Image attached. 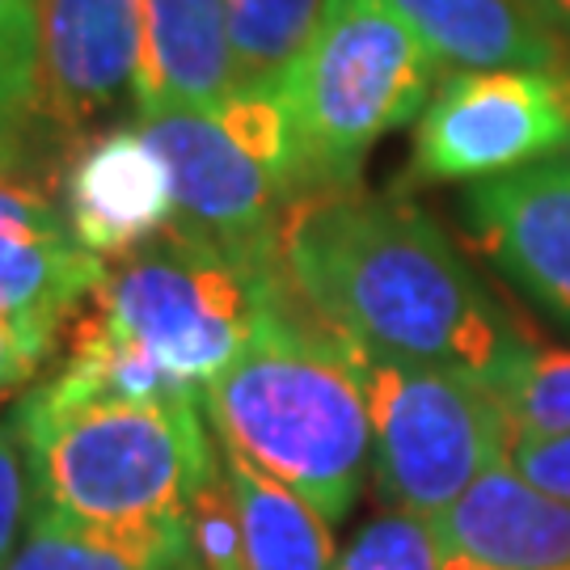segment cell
I'll use <instances>...</instances> for the list:
<instances>
[{
    "label": "cell",
    "mask_w": 570,
    "mask_h": 570,
    "mask_svg": "<svg viewBox=\"0 0 570 570\" xmlns=\"http://www.w3.org/2000/svg\"><path fill=\"white\" fill-rule=\"evenodd\" d=\"M296 301L338 338L499 381L532 351L423 207L360 186L305 190L279 225Z\"/></svg>",
    "instance_id": "obj_1"
},
{
    "label": "cell",
    "mask_w": 570,
    "mask_h": 570,
    "mask_svg": "<svg viewBox=\"0 0 570 570\" xmlns=\"http://www.w3.org/2000/svg\"><path fill=\"white\" fill-rule=\"evenodd\" d=\"M225 452L296 490L326 524L355 508L372 461V414L351 351L296 292H275L242 355L204 389Z\"/></svg>",
    "instance_id": "obj_2"
},
{
    "label": "cell",
    "mask_w": 570,
    "mask_h": 570,
    "mask_svg": "<svg viewBox=\"0 0 570 570\" xmlns=\"http://www.w3.org/2000/svg\"><path fill=\"white\" fill-rule=\"evenodd\" d=\"M199 402H131L56 372L13 423L35 508L81 524H186L190 494L220 461Z\"/></svg>",
    "instance_id": "obj_3"
},
{
    "label": "cell",
    "mask_w": 570,
    "mask_h": 570,
    "mask_svg": "<svg viewBox=\"0 0 570 570\" xmlns=\"http://www.w3.org/2000/svg\"><path fill=\"white\" fill-rule=\"evenodd\" d=\"M440 72L385 0H326L317 35L279 85L301 195L360 186L367 153L423 115Z\"/></svg>",
    "instance_id": "obj_4"
},
{
    "label": "cell",
    "mask_w": 570,
    "mask_h": 570,
    "mask_svg": "<svg viewBox=\"0 0 570 570\" xmlns=\"http://www.w3.org/2000/svg\"><path fill=\"white\" fill-rule=\"evenodd\" d=\"M169 165L174 220L249 271H284L279 225L296 186V140L279 89H233L212 110L140 119Z\"/></svg>",
    "instance_id": "obj_5"
},
{
    "label": "cell",
    "mask_w": 570,
    "mask_h": 570,
    "mask_svg": "<svg viewBox=\"0 0 570 570\" xmlns=\"http://www.w3.org/2000/svg\"><path fill=\"white\" fill-rule=\"evenodd\" d=\"M284 287H292L284 271H249L169 225L127 258L106 263L94 313L178 385L204 393L242 355L263 305Z\"/></svg>",
    "instance_id": "obj_6"
},
{
    "label": "cell",
    "mask_w": 570,
    "mask_h": 570,
    "mask_svg": "<svg viewBox=\"0 0 570 570\" xmlns=\"http://www.w3.org/2000/svg\"><path fill=\"white\" fill-rule=\"evenodd\" d=\"M346 343V338H343ZM372 414V469L389 508L435 524L511 452L494 381L346 343Z\"/></svg>",
    "instance_id": "obj_7"
},
{
    "label": "cell",
    "mask_w": 570,
    "mask_h": 570,
    "mask_svg": "<svg viewBox=\"0 0 570 570\" xmlns=\"http://www.w3.org/2000/svg\"><path fill=\"white\" fill-rule=\"evenodd\" d=\"M567 122L553 72L482 68L449 72L414 119L402 186L490 183L562 148Z\"/></svg>",
    "instance_id": "obj_8"
},
{
    "label": "cell",
    "mask_w": 570,
    "mask_h": 570,
    "mask_svg": "<svg viewBox=\"0 0 570 570\" xmlns=\"http://www.w3.org/2000/svg\"><path fill=\"white\" fill-rule=\"evenodd\" d=\"M461 225L515 292L570 330V165L550 157L469 186Z\"/></svg>",
    "instance_id": "obj_9"
},
{
    "label": "cell",
    "mask_w": 570,
    "mask_h": 570,
    "mask_svg": "<svg viewBox=\"0 0 570 570\" xmlns=\"http://www.w3.org/2000/svg\"><path fill=\"white\" fill-rule=\"evenodd\" d=\"M144 0H42V110L56 144H77L136 98Z\"/></svg>",
    "instance_id": "obj_10"
},
{
    "label": "cell",
    "mask_w": 570,
    "mask_h": 570,
    "mask_svg": "<svg viewBox=\"0 0 570 570\" xmlns=\"http://www.w3.org/2000/svg\"><path fill=\"white\" fill-rule=\"evenodd\" d=\"M102 275L39 174H0V317L60 334Z\"/></svg>",
    "instance_id": "obj_11"
},
{
    "label": "cell",
    "mask_w": 570,
    "mask_h": 570,
    "mask_svg": "<svg viewBox=\"0 0 570 570\" xmlns=\"http://www.w3.org/2000/svg\"><path fill=\"white\" fill-rule=\"evenodd\" d=\"M63 216L77 242L102 263L161 237L174 220L169 165L136 127H110L72 148L60 178Z\"/></svg>",
    "instance_id": "obj_12"
},
{
    "label": "cell",
    "mask_w": 570,
    "mask_h": 570,
    "mask_svg": "<svg viewBox=\"0 0 570 570\" xmlns=\"http://www.w3.org/2000/svg\"><path fill=\"white\" fill-rule=\"evenodd\" d=\"M440 570L570 567V503L532 487L508 456L473 482L435 524Z\"/></svg>",
    "instance_id": "obj_13"
},
{
    "label": "cell",
    "mask_w": 570,
    "mask_h": 570,
    "mask_svg": "<svg viewBox=\"0 0 570 570\" xmlns=\"http://www.w3.org/2000/svg\"><path fill=\"white\" fill-rule=\"evenodd\" d=\"M237 89L225 0H144L136 115L212 110Z\"/></svg>",
    "instance_id": "obj_14"
},
{
    "label": "cell",
    "mask_w": 570,
    "mask_h": 570,
    "mask_svg": "<svg viewBox=\"0 0 570 570\" xmlns=\"http://www.w3.org/2000/svg\"><path fill=\"white\" fill-rule=\"evenodd\" d=\"M423 39L440 68H532L558 72L567 42L532 9V0H385Z\"/></svg>",
    "instance_id": "obj_15"
},
{
    "label": "cell",
    "mask_w": 570,
    "mask_h": 570,
    "mask_svg": "<svg viewBox=\"0 0 570 570\" xmlns=\"http://www.w3.org/2000/svg\"><path fill=\"white\" fill-rule=\"evenodd\" d=\"M4 570H204L186 524H81L35 508Z\"/></svg>",
    "instance_id": "obj_16"
},
{
    "label": "cell",
    "mask_w": 570,
    "mask_h": 570,
    "mask_svg": "<svg viewBox=\"0 0 570 570\" xmlns=\"http://www.w3.org/2000/svg\"><path fill=\"white\" fill-rule=\"evenodd\" d=\"M225 469L242 503L245 567L249 570H334V537L317 511L296 490L271 473L225 452Z\"/></svg>",
    "instance_id": "obj_17"
},
{
    "label": "cell",
    "mask_w": 570,
    "mask_h": 570,
    "mask_svg": "<svg viewBox=\"0 0 570 570\" xmlns=\"http://www.w3.org/2000/svg\"><path fill=\"white\" fill-rule=\"evenodd\" d=\"M56 153L42 110V0H0V174H39Z\"/></svg>",
    "instance_id": "obj_18"
},
{
    "label": "cell",
    "mask_w": 570,
    "mask_h": 570,
    "mask_svg": "<svg viewBox=\"0 0 570 570\" xmlns=\"http://www.w3.org/2000/svg\"><path fill=\"white\" fill-rule=\"evenodd\" d=\"M237 89H279L317 35L326 0H225Z\"/></svg>",
    "instance_id": "obj_19"
},
{
    "label": "cell",
    "mask_w": 570,
    "mask_h": 570,
    "mask_svg": "<svg viewBox=\"0 0 570 570\" xmlns=\"http://www.w3.org/2000/svg\"><path fill=\"white\" fill-rule=\"evenodd\" d=\"M494 389L508 406L511 440L570 431V351L532 346L508 376L494 381Z\"/></svg>",
    "instance_id": "obj_20"
},
{
    "label": "cell",
    "mask_w": 570,
    "mask_h": 570,
    "mask_svg": "<svg viewBox=\"0 0 570 570\" xmlns=\"http://www.w3.org/2000/svg\"><path fill=\"white\" fill-rule=\"evenodd\" d=\"M186 532L204 570H249L245 567V529L242 503L225 469V456L204 473V482L190 494Z\"/></svg>",
    "instance_id": "obj_21"
},
{
    "label": "cell",
    "mask_w": 570,
    "mask_h": 570,
    "mask_svg": "<svg viewBox=\"0 0 570 570\" xmlns=\"http://www.w3.org/2000/svg\"><path fill=\"white\" fill-rule=\"evenodd\" d=\"M334 570H440V541L428 520L389 508L351 537Z\"/></svg>",
    "instance_id": "obj_22"
},
{
    "label": "cell",
    "mask_w": 570,
    "mask_h": 570,
    "mask_svg": "<svg viewBox=\"0 0 570 570\" xmlns=\"http://www.w3.org/2000/svg\"><path fill=\"white\" fill-rule=\"evenodd\" d=\"M30 515H35V487H30L26 449L18 428L0 423V570L13 562L21 529H30Z\"/></svg>",
    "instance_id": "obj_23"
},
{
    "label": "cell",
    "mask_w": 570,
    "mask_h": 570,
    "mask_svg": "<svg viewBox=\"0 0 570 570\" xmlns=\"http://www.w3.org/2000/svg\"><path fill=\"white\" fill-rule=\"evenodd\" d=\"M508 461L529 478L532 487L550 490V494L570 503V431L520 435V440H511Z\"/></svg>",
    "instance_id": "obj_24"
},
{
    "label": "cell",
    "mask_w": 570,
    "mask_h": 570,
    "mask_svg": "<svg viewBox=\"0 0 570 570\" xmlns=\"http://www.w3.org/2000/svg\"><path fill=\"white\" fill-rule=\"evenodd\" d=\"M56 334H42L35 326H21L13 317H0V397L21 389L51 355Z\"/></svg>",
    "instance_id": "obj_25"
},
{
    "label": "cell",
    "mask_w": 570,
    "mask_h": 570,
    "mask_svg": "<svg viewBox=\"0 0 570 570\" xmlns=\"http://www.w3.org/2000/svg\"><path fill=\"white\" fill-rule=\"evenodd\" d=\"M553 85H558V102H562V122H567V136H562V148H558V161L570 165V47L562 68L553 72Z\"/></svg>",
    "instance_id": "obj_26"
},
{
    "label": "cell",
    "mask_w": 570,
    "mask_h": 570,
    "mask_svg": "<svg viewBox=\"0 0 570 570\" xmlns=\"http://www.w3.org/2000/svg\"><path fill=\"white\" fill-rule=\"evenodd\" d=\"M532 9L541 13V21L550 26L558 39H570V0H532Z\"/></svg>",
    "instance_id": "obj_27"
},
{
    "label": "cell",
    "mask_w": 570,
    "mask_h": 570,
    "mask_svg": "<svg viewBox=\"0 0 570 570\" xmlns=\"http://www.w3.org/2000/svg\"><path fill=\"white\" fill-rule=\"evenodd\" d=\"M558 570H570V567H558Z\"/></svg>",
    "instance_id": "obj_28"
}]
</instances>
